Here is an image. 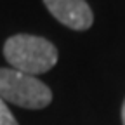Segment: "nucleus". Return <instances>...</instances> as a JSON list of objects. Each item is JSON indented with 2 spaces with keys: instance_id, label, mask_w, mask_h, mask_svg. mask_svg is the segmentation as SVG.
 Listing matches in <instances>:
<instances>
[{
  "instance_id": "nucleus-5",
  "label": "nucleus",
  "mask_w": 125,
  "mask_h": 125,
  "mask_svg": "<svg viewBox=\"0 0 125 125\" xmlns=\"http://www.w3.org/2000/svg\"><path fill=\"white\" fill-rule=\"evenodd\" d=\"M122 123L125 125V101H123V104H122Z\"/></svg>"
},
{
  "instance_id": "nucleus-1",
  "label": "nucleus",
  "mask_w": 125,
  "mask_h": 125,
  "mask_svg": "<svg viewBox=\"0 0 125 125\" xmlns=\"http://www.w3.org/2000/svg\"><path fill=\"white\" fill-rule=\"evenodd\" d=\"M4 56L14 70L33 76L49 71L57 62V49L54 43L35 35H14L7 38Z\"/></svg>"
},
{
  "instance_id": "nucleus-2",
  "label": "nucleus",
  "mask_w": 125,
  "mask_h": 125,
  "mask_svg": "<svg viewBox=\"0 0 125 125\" xmlns=\"http://www.w3.org/2000/svg\"><path fill=\"white\" fill-rule=\"evenodd\" d=\"M0 97L28 109H42L52 101V92L37 76L14 68H0Z\"/></svg>"
},
{
  "instance_id": "nucleus-3",
  "label": "nucleus",
  "mask_w": 125,
  "mask_h": 125,
  "mask_svg": "<svg viewBox=\"0 0 125 125\" xmlns=\"http://www.w3.org/2000/svg\"><path fill=\"white\" fill-rule=\"evenodd\" d=\"M54 18L71 30H87L92 26L94 16L85 0H43Z\"/></svg>"
},
{
  "instance_id": "nucleus-4",
  "label": "nucleus",
  "mask_w": 125,
  "mask_h": 125,
  "mask_svg": "<svg viewBox=\"0 0 125 125\" xmlns=\"http://www.w3.org/2000/svg\"><path fill=\"white\" fill-rule=\"evenodd\" d=\"M0 125H19L18 120L14 118V115L10 113L7 103L2 97H0Z\"/></svg>"
}]
</instances>
